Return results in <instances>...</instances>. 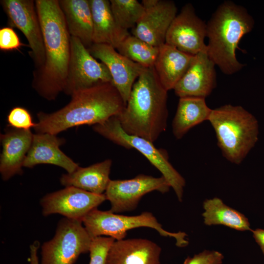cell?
Here are the masks:
<instances>
[{
    "label": "cell",
    "instance_id": "obj_1",
    "mask_svg": "<svg viewBox=\"0 0 264 264\" xmlns=\"http://www.w3.org/2000/svg\"><path fill=\"white\" fill-rule=\"evenodd\" d=\"M44 40V65L34 70L32 86L43 98L54 100L63 91L70 56L71 36L59 0H36Z\"/></svg>",
    "mask_w": 264,
    "mask_h": 264
},
{
    "label": "cell",
    "instance_id": "obj_2",
    "mask_svg": "<svg viewBox=\"0 0 264 264\" xmlns=\"http://www.w3.org/2000/svg\"><path fill=\"white\" fill-rule=\"evenodd\" d=\"M60 110L50 113H37L34 128L37 133L53 134L83 125L101 124L117 116L125 108L121 95L110 82L100 84L78 91Z\"/></svg>",
    "mask_w": 264,
    "mask_h": 264
},
{
    "label": "cell",
    "instance_id": "obj_3",
    "mask_svg": "<svg viewBox=\"0 0 264 264\" xmlns=\"http://www.w3.org/2000/svg\"><path fill=\"white\" fill-rule=\"evenodd\" d=\"M168 91L154 66L145 67L132 87L125 108L116 116L128 134L154 143L167 128Z\"/></svg>",
    "mask_w": 264,
    "mask_h": 264
},
{
    "label": "cell",
    "instance_id": "obj_4",
    "mask_svg": "<svg viewBox=\"0 0 264 264\" xmlns=\"http://www.w3.org/2000/svg\"><path fill=\"white\" fill-rule=\"evenodd\" d=\"M207 53L224 74L232 75L244 65L238 61L236 50L242 38L252 30L254 21L247 10L231 1L219 6L206 24Z\"/></svg>",
    "mask_w": 264,
    "mask_h": 264
},
{
    "label": "cell",
    "instance_id": "obj_5",
    "mask_svg": "<svg viewBox=\"0 0 264 264\" xmlns=\"http://www.w3.org/2000/svg\"><path fill=\"white\" fill-rule=\"evenodd\" d=\"M208 121L223 156L232 163H241L258 140V121L242 106L227 104L212 109Z\"/></svg>",
    "mask_w": 264,
    "mask_h": 264
},
{
    "label": "cell",
    "instance_id": "obj_6",
    "mask_svg": "<svg viewBox=\"0 0 264 264\" xmlns=\"http://www.w3.org/2000/svg\"><path fill=\"white\" fill-rule=\"evenodd\" d=\"M94 131L113 143L125 148L134 149L142 154L162 174L181 201L185 180L169 161L167 151L156 148L153 142L142 137L130 135L122 128L114 116L93 127Z\"/></svg>",
    "mask_w": 264,
    "mask_h": 264
},
{
    "label": "cell",
    "instance_id": "obj_7",
    "mask_svg": "<svg viewBox=\"0 0 264 264\" xmlns=\"http://www.w3.org/2000/svg\"><path fill=\"white\" fill-rule=\"evenodd\" d=\"M83 224L91 238L107 236L115 240L124 239L127 232L138 227H145L155 229L161 236L173 237L178 247L188 244L187 234L183 232H170L164 229L153 214L144 212L136 216H124L109 210L104 211L97 208L90 211L82 220Z\"/></svg>",
    "mask_w": 264,
    "mask_h": 264
},
{
    "label": "cell",
    "instance_id": "obj_8",
    "mask_svg": "<svg viewBox=\"0 0 264 264\" xmlns=\"http://www.w3.org/2000/svg\"><path fill=\"white\" fill-rule=\"evenodd\" d=\"M83 224L81 220H61L53 238L41 246V264H73L89 252L92 238Z\"/></svg>",
    "mask_w": 264,
    "mask_h": 264
},
{
    "label": "cell",
    "instance_id": "obj_9",
    "mask_svg": "<svg viewBox=\"0 0 264 264\" xmlns=\"http://www.w3.org/2000/svg\"><path fill=\"white\" fill-rule=\"evenodd\" d=\"M112 83L106 66L97 61L77 38L71 36L70 56L63 92L71 96L95 85Z\"/></svg>",
    "mask_w": 264,
    "mask_h": 264
},
{
    "label": "cell",
    "instance_id": "obj_10",
    "mask_svg": "<svg viewBox=\"0 0 264 264\" xmlns=\"http://www.w3.org/2000/svg\"><path fill=\"white\" fill-rule=\"evenodd\" d=\"M0 3L11 27L19 29L24 35L31 50L34 70L40 69L45 60L42 30L33 0H2Z\"/></svg>",
    "mask_w": 264,
    "mask_h": 264
},
{
    "label": "cell",
    "instance_id": "obj_11",
    "mask_svg": "<svg viewBox=\"0 0 264 264\" xmlns=\"http://www.w3.org/2000/svg\"><path fill=\"white\" fill-rule=\"evenodd\" d=\"M170 187L162 176L140 174L132 179L110 180L105 195L110 203L109 211L116 214L134 210L142 197L148 193L157 191L164 194Z\"/></svg>",
    "mask_w": 264,
    "mask_h": 264
},
{
    "label": "cell",
    "instance_id": "obj_12",
    "mask_svg": "<svg viewBox=\"0 0 264 264\" xmlns=\"http://www.w3.org/2000/svg\"><path fill=\"white\" fill-rule=\"evenodd\" d=\"M107 199L104 194L91 193L81 189L67 186L48 194L41 200L42 214L47 216L59 214L65 218L81 220L92 210Z\"/></svg>",
    "mask_w": 264,
    "mask_h": 264
},
{
    "label": "cell",
    "instance_id": "obj_13",
    "mask_svg": "<svg viewBox=\"0 0 264 264\" xmlns=\"http://www.w3.org/2000/svg\"><path fill=\"white\" fill-rule=\"evenodd\" d=\"M205 37L206 24L197 15L193 5L187 3L171 24L165 43L183 52L195 55L200 52H207Z\"/></svg>",
    "mask_w": 264,
    "mask_h": 264
},
{
    "label": "cell",
    "instance_id": "obj_14",
    "mask_svg": "<svg viewBox=\"0 0 264 264\" xmlns=\"http://www.w3.org/2000/svg\"><path fill=\"white\" fill-rule=\"evenodd\" d=\"M88 50L93 57L106 66L111 76L112 83L126 105L133 84L145 67L107 44H93Z\"/></svg>",
    "mask_w": 264,
    "mask_h": 264
},
{
    "label": "cell",
    "instance_id": "obj_15",
    "mask_svg": "<svg viewBox=\"0 0 264 264\" xmlns=\"http://www.w3.org/2000/svg\"><path fill=\"white\" fill-rule=\"evenodd\" d=\"M176 13L174 1L158 0L153 6L145 9L143 16L132 28V35L159 47L165 43L167 33Z\"/></svg>",
    "mask_w": 264,
    "mask_h": 264
},
{
    "label": "cell",
    "instance_id": "obj_16",
    "mask_svg": "<svg viewBox=\"0 0 264 264\" xmlns=\"http://www.w3.org/2000/svg\"><path fill=\"white\" fill-rule=\"evenodd\" d=\"M215 66L207 52L195 55L188 69L174 88L175 94L179 98L208 96L217 85Z\"/></svg>",
    "mask_w": 264,
    "mask_h": 264
},
{
    "label": "cell",
    "instance_id": "obj_17",
    "mask_svg": "<svg viewBox=\"0 0 264 264\" xmlns=\"http://www.w3.org/2000/svg\"><path fill=\"white\" fill-rule=\"evenodd\" d=\"M9 128L4 133L0 134L2 152L0 173L3 180L22 173V167L31 147L33 135L31 130Z\"/></svg>",
    "mask_w": 264,
    "mask_h": 264
},
{
    "label": "cell",
    "instance_id": "obj_18",
    "mask_svg": "<svg viewBox=\"0 0 264 264\" xmlns=\"http://www.w3.org/2000/svg\"><path fill=\"white\" fill-rule=\"evenodd\" d=\"M64 143L65 139L56 134H34L23 167L32 168L36 165L48 164L62 167L67 173L73 172L79 166L60 150L59 147Z\"/></svg>",
    "mask_w": 264,
    "mask_h": 264
},
{
    "label": "cell",
    "instance_id": "obj_19",
    "mask_svg": "<svg viewBox=\"0 0 264 264\" xmlns=\"http://www.w3.org/2000/svg\"><path fill=\"white\" fill-rule=\"evenodd\" d=\"M161 247L141 238L115 240L111 244L106 264H160Z\"/></svg>",
    "mask_w": 264,
    "mask_h": 264
},
{
    "label": "cell",
    "instance_id": "obj_20",
    "mask_svg": "<svg viewBox=\"0 0 264 264\" xmlns=\"http://www.w3.org/2000/svg\"><path fill=\"white\" fill-rule=\"evenodd\" d=\"M194 56L166 43L159 47L154 67L161 84L167 91L174 89L188 69Z\"/></svg>",
    "mask_w": 264,
    "mask_h": 264
},
{
    "label": "cell",
    "instance_id": "obj_21",
    "mask_svg": "<svg viewBox=\"0 0 264 264\" xmlns=\"http://www.w3.org/2000/svg\"><path fill=\"white\" fill-rule=\"evenodd\" d=\"M93 21V44L110 45L116 49L129 35L121 28L113 16L110 1L89 0Z\"/></svg>",
    "mask_w": 264,
    "mask_h": 264
},
{
    "label": "cell",
    "instance_id": "obj_22",
    "mask_svg": "<svg viewBox=\"0 0 264 264\" xmlns=\"http://www.w3.org/2000/svg\"><path fill=\"white\" fill-rule=\"evenodd\" d=\"M68 32L88 49L93 44V21L89 0H59Z\"/></svg>",
    "mask_w": 264,
    "mask_h": 264
},
{
    "label": "cell",
    "instance_id": "obj_23",
    "mask_svg": "<svg viewBox=\"0 0 264 264\" xmlns=\"http://www.w3.org/2000/svg\"><path fill=\"white\" fill-rule=\"evenodd\" d=\"M111 165V160L108 159L87 167L79 166L73 172L63 175L61 184L95 194H103L110 180L109 176Z\"/></svg>",
    "mask_w": 264,
    "mask_h": 264
},
{
    "label": "cell",
    "instance_id": "obj_24",
    "mask_svg": "<svg viewBox=\"0 0 264 264\" xmlns=\"http://www.w3.org/2000/svg\"><path fill=\"white\" fill-rule=\"evenodd\" d=\"M212 110L207 105L205 98L192 96L179 98L172 122L174 136L180 139L194 127L208 121Z\"/></svg>",
    "mask_w": 264,
    "mask_h": 264
},
{
    "label": "cell",
    "instance_id": "obj_25",
    "mask_svg": "<svg viewBox=\"0 0 264 264\" xmlns=\"http://www.w3.org/2000/svg\"><path fill=\"white\" fill-rule=\"evenodd\" d=\"M203 207L204 223L207 225H223L238 231H252L248 219L219 198L206 199Z\"/></svg>",
    "mask_w": 264,
    "mask_h": 264
},
{
    "label": "cell",
    "instance_id": "obj_26",
    "mask_svg": "<svg viewBox=\"0 0 264 264\" xmlns=\"http://www.w3.org/2000/svg\"><path fill=\"white\" fill-rule=\"evenodd\" d=\"M116 49L123 56L145 67L154 66L159 52V47L130 34Z\"/></svg>",
    "mask_w": 264,
    "mask_h": 264
},
{
    "label": "cell",
    "instance_id": "obj_27",
    "mask_svg": "<svg viewBox=\"0 0 264 264\" xmlns=\"http://www.w3.org/2000/svg\"><path fill=\"white\" fill-rule=\"evenodd\" d=\"M111 10L117 24L128 30L133 28L143 16L145 8L137 0H110Z\"/></svg>",
    "mask_w": 264,
    "mask_h": 264
},
{
    "label": "cell",
    "instance_id": "obj_28",
    "mask_svg": "<svg viewBox=\"0 0 264 264\" xmlns=\"http://www.w3.org/2000/svg\"><path fill=\"white\" fill-rule=\"evenodd\" d=\"M115 240L111 237L100 236L92 239L89 248V264H106L109 250Z\"/></svg>",
    "mask_w": 264,
    "mask_h": 264
},
{
    "label": "cell",
    "instance_id": "obj_29",
    "mask_svg": "<svg viewBox=\"0 0 264 264\" xmlns=\"http://www.w3.org/2000/svg\"><path fill=\"white\" fill-rule=\"evenodd\" d=\"M7 121L9 127L23 130H30L36 124L33 121L30 112L26 109L20 107H14L10 110Z\"/></svg>",
    "mask_w": 264,
    "mask_h": 264
},
{
    "label": "cell",
    "instance_id": "obj_30",
    "mask_svg": "<svg viewBox=\"0 0 264 264\" xmlns=\"http://www.w3.org/2000/svg\"><path fill=\"white\" fill-rule=\"evenodd\" d=\"M26 44L21 42L20 38L14 30L10 26L0 29V49L7 51L19 50Z\"/></svg>",
    "mask_w": 264,
    "mask_h": 264
},
{
    "label": "cell",
    "instance_id": "obj_31",
    "mask_svg": "<svg viewBox=\"0 0 264 264\" xmlns=\"http://www.w3.org/2000/svg\"><path fill=\"white\" fill-rule=\"evenodd\" d=\"M223 258L220 252L205 250L192 257H188L183 264H221Z\"/></svg>",
    "mask_w": 264,
    "mask_h": 264
},
{
    "label": "cell",
    "instance_id": "obj_32",
    "mask_svg": "<svg viewBox=\"0 0 264 264\" xmlns=\"http://www.w3.org/2000/svg\"><path fill=\"white\" fill-rule=\"evenodd\" d=\"M40 246L38 242H35L30 246L29 264H40L38 256V250Z\"/></svg>",
    "mask_w": 264,
    "mask_h": 264
},
{
    "label": "cell",
    "instance_id": "obj_33",
    "mask_svg": "<svg viewBox=\"0 0 264 264\" xmlns=\"http://www.w3.org/2000/svg\"><path fill=\"white\" fill-rule=\"evenodd\" d=\"M253 237L256 242L259 245L264 255V229L257 228L252 230Z\"/></svg>",
    "mask_w": 264,
    "mask_h": 264
}]
</instances>
